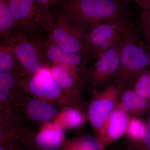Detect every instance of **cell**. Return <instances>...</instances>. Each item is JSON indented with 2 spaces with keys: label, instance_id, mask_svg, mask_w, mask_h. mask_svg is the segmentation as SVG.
Instances as JSON below:
<instances>
[{
  "label": "cell",
  "instance_id": "1",
  "mask_svg": "<svg viewBox=\"0 0 150 150\" xmlns=\"http://www.w3.org/2000/svg\"><path fill=\"white\" fill-rule=\"evenodd\" d=\"M59 6L86 34L100 25L129 20L128 0H68Z\"/></svg>",
  "mask_w": 150,
  "mask_h": 150
},
{
  "label": "cell",
  "instance_id": "2",
  "mask_svg": "<svg viewBox=\"0 0 150 150\" xmlns=\"http://www.w3.org/2000/svg\"><path fill=\"white\" fill-rule=\"evenodd\" d=\"M150 69V51L132 30L126 34L120 51L118 70L111 83L128 87L140 74Z\"/></svg>",
  "mask_w": 150,
  "mask_h": 150
},
{
  "label": "cell",
  "instance_id": "3",
  "mask_svg": "<svg viewBox=\"0 0 150 150\" xmlns=\"http://www.w3.org/2000/svg\"><path fill=\"white\" fill-rule=\"evenodd\" d=\"M15 21L16 28L31 39L48 34L54 21L50 7L39 4L35 0H8ZM15 28V29H16Z\"/></svg>",
  "mask_w": 150,
  "mask_h": 150
},
{
  "label": "cell",
  "instance_id": "4",
  "mask_svg": "<svg viewBox=\"0 0 150 150\" xmlns=\"http://www.w3.org/2000/svg\"><path fill=\"white\" fill-rule=\"evenodd\" d=\"M135 25L130 20L108 23L97 25L87 34L84 56L86 59H96L108 49L125 39Z\"/></svg>",
  "mask_w": 150,
  "mask_h": 150
},
{
  "label": "cell",
  "instance_id": "5",
  "mask_svg": "<svg viewBox=\"0 0 150 150\" xmlns=\"http://www.w3.org/2000/svg\"><path fill=\"white\" fill-rule=\"evenodd\" d=\"M53 11L54 21L48 36L64 50L84 57V48L87 34L75 26L61 7Z\"/></svg>",
  "mask_w": 150,
  "mask_h": 150
},
{
  "label": "cell",
  "instance_id": "6",
  "mask_svg": "<svg viewBox=\"0 0 150 150\" xmlns=\"http://www.w3.org/2000/svg\"><path fill=\"white\" fill-rule=\"evenodd\" d=\"M10 38L12 40L18 63L28 72H38L48 60L45 52L44 43L42 38L31 39L23 32L16 28Z\"/></svg>",
  "mask_w": 150,
  "mask_h": 150
},
{
  "label": "cell",
  "instance_id": "7",
  "mask_svg": "<svg viewBox=\"0 0 150 150\" xmlns=\"http://www.w3.org/2000/svg\"><path fill=\"white\" fill-rule=\"evenodd\" d=\"M124 40L98 57L89 70L88 79L96 90L104 88L112 82L119 67L120 51Z\"/></svg>",
  "mask_w": 150,
  "mask_h": 150
},
{
  "label": "cell",
  "instance_id": "8",
  "mask_svg": "<svg viewBox=\"0 0 150 150\" xmlns=\"http://www.w3.org/2000/svg\"><path fill=\"white\" fill-rule=\"evenodd\" d=\"M121 88L110 83L97 93L89 106L88 115L92 126L96 133L117 107L118 95Z\"/></svg>",
  "mask_w": 150,
  "mask_h": 150
},
{
  "label": "cell",
  "instance_id": "9",
  "mask_svg": "<svg viewBox=\"0 0 150 150\" xmlns=\"http://www.w3.org/2000/svg\"><path fill=\"white\" fill-rule=\"evenodd\" d=\"M130 117L118 107L112 111L97 133L96 139L103 149L126 134Z\"/></svg>",
  "mask_w": 150,
  "mask_h": 150
},
{
  "label": "cell",
  "instance_id": "10",
  "mask_svg": "<svg viewBox=\"0 0 150 150\" xmlns=\"http://www.w3.org/2000/svg\"><path fill=\"white\" fill-rule=\"evenodd\" d=\"M28 86L33 93L46 98H56L62 92V87L54 79L51 69L48 67L42 68L34 74Z\"/></svg>",
  "mask_w": 150,
  "mask_h": 150
},
{
  "label": "cell",
  "instance_id": "11",
  "mask_svg": "<svg viewBox=\"0 0 150 150\" xmlns=\"http://www.w3.org/2000/svg\"><path fill=\"white\" fill-rule=\"evenodd\" d=\"M117 107L130 116L140 117L150 111V100L141 96L130 87L124 88L118 95Z\"/></svg>",
  "mask_w": 150,
  "mask_h": 150
},
{
  "label": "cell",
  "instance_id": "12",
  "mask_svg": "<svg viewBox=\"0 0 150 150\" xmlns=\"http://www.w3.org/2000/svg\"><path fill=\"white\" fill-rule=\"evenodd\" d=\"M44 46L47 59L53 65L62 64L77 67L86 64L87 59L84 56L64 50L49 36L45 41Z\"/></svg>",
  "mask_w": 150,
  "mask_h": 150
},
{
  "label": "cell",
  "instance_id": "13",
  "mask_svg": "<svg viewBox=\"0 0 150 150\" xmlns=\"http://www.w3.org/2000/svg\"><path fill=\"white\" fill-rule=\"evenodd\" d=\"M64 134L60 128L44 129L35 136L36 144L42 150H59L64 141Z\"/></svg>",
  "mask_w": 150,
  "mask_h": 150
},
{
  "label": "cell",
  "instance_id": "14",
  "mask_svg": "<svg viewBox=\"0 0 150 150\" xmlns=\"http://www.w3.org/2000/svg\"><path fill=\"white\" fill-rule=\"evenodd\" d=\"M27 112L34 121H46L54 118L57 115V110L54 106L39 100H30L27 106Z\"/></svg>",
  "mask_w": 150,
  "mask_h": 150
},
{
  "label": "cell",
  "instance_id": "15",
  "mask_svg": "<svg viewBox=\"0 0 150 150\" xmlns=\"http://www.w3.org/2000/svg\"><path fill=\"white\" fill-rule=\"evenodd\" d=\"M16 28L15 21L8 0H0V37L6 41Z\"/></svg>",
  "mask_w": 150,
  "mask_h": 150
},
{
  "label": "cell",
  "instance_id": "16",
  "mask_svg": "<svg viewBox=\"0 0 150 150\" xmlns=\"http://www.w3.org/2000/svg\"><path fill=\"white\" fill-rule=\"evenodd\" d=\"M51 70L54 79L62 88H71L76 85L75 67L62 64L54 65Z\"/></svg>",
  "mask_w": 150,
  "mask_h": 150
},
{
  "label": "cell",
  "instance_id": "17",
  "mask_svg": "<svg viewBox=\"0 0 150 150\" xmlns=\"http://www.w3.org/2000/svg\"><path fill=\"white\" fill-rule=\"evenodd\" d=\"M17 63H19L12 40L9 38L2 41L0 46V71H9Z\"/></svg>",
  "mask_w": 150,
  "mask_h": 150
},
{
  "label": "cell",
  "instance_id": "18",
  "mask_svg": "<svg viewBox=\"0 0 150 150\" xmlns=\"http://www.w3.org/2000/svg\"><path fill=\"white\" fill-rule=\"evenodd\" d=\"M148 132L146 121L140 117L131 116L126 133L129 143L139 141Z\"/></svg>",
  "mask_w": 150,
  "mask_h": 150
},
{
  "label": "cell",
  "instance_id": "19",
  "mask_svg": "<svg viewBox=\"0 0 150 150\" xmlns=\"http://www.w3.org/2000/svg\"><path fill=\"white\" fill-rule=\"evenodd\" d=\"M128 87H130L141 96L150 100V69L137 77Z\"/></svg>",
  "mask_w": 150,
  "mask_h": 150
},
{
  "label": "cell",
  "instance_id": "20",
  "mask_svg": "<svg viewBox=\"0 0 150 150\" xmlns=\"http://www.w3.org/2000/svg\"><path fill=\"white\" fill-rule=\"evenodd\" d=\"M63 120L67 127L75 128L83 124L85 118L79 110L70 108L66 110L63 114Z\"/></svg>",
  "mask_w": 150,
  "mask_h": 150
},
{
  "label": "cell",
  "instance_id": "21",
  "mask_svg": "<svg viewBox=\"0 0 150 150\" xmlns=\"http://www.w3.org/2000/svg\"><path fill=\"white\" fill-rule=\"evenodd\" d=\"M15 82L13 75L10 71L0 72V99H7L10 89Z\"/></svg>",
  "mask_w": 150,
  "mask_h": 150
},
{
  "label": "cell",
  "instance_id": "22",
  "mask_svg": "<svg viewBox=\"0 0 150 150\" xmlns=\"http://www.w3.org/2000/svg\"><path fill=\"white\" fill-rule=\"evenodd\" d=\"M71 146L78 150H103L97 140L91 138H83L74 142Z\"/></svg>",
  "mask_w": 150,
  "mask_h": 150
},
{
  "label": "cell",
  "instance_id": "23",
  "mask_svg": "<svg viewBox=\"0 0 150 150\" xmlns=\"http://www.w3.org/2000/svg\"><path fill=\"white\" fill-rule=\"evenodd\" d=\"M140 24L146 43H150V10H143L140 13Z\"/></svg>",
  "mask_w": 150,
  "mask_h": 150
},
{
  "label": "cell",
  "instance_id": "24",
  "mask_svg": "<svg viewBox=\"0 0 150 150\" xmlns=\"http://www.w3.org/2000/svg\"><path fill=\"white\" fill-rule=\"evenodd\" d=\"M129 146L138 150H150V132H147L139 141L129 143Z\"/></svg>",
  "mask_w": 150,
  "mask_h": 150
},
{
  "label": "cell",
  "instance_id": "25",
  "mask_svg": "<svg viewBox=\"0 0 150 150\" xmlns=\"http://www.w3.org/2000/svg\"><path fill=\"white\" fill-rule=\"evenodd\" d=\"M35 1L41 5L50 7L51 6H59L64 2L63 0H35Z\"/></svg>",
  "mask_w": 150,
  "mask_h": 150
},
{
  "label": "cell",
  "instance_id": "26",
  "mask_svg": "<svg viewBox=\"0 0 150 150\" xmlns=\"http://www.w3.org/2000/svg\"><path fill=\"white\" fill-rule=\"evenodd\" d=\"M146 115L147 118L146 122V123L147 127L148 132L150 133V111L148 112Z\"/></svg>",
  "mask_w": 150,
  "mask_h": 150
},
{
  "label": "cell",
  "instance_id": "27",
  "mask_svg": "<svg viewBox=\"0 0 150 150\" xmlns=\"http://www.w3.org/2000/svg\"><path fill=\"white\" fill-rule=\"evenodd\" d=\"M0 150H11L8 148H7L5 146H1V148H0Z\"/></svg>",
  "mask_w": 150,
  "mask_h": 150
},
{
  "label": "cell",
  "instance_id": "28",
  "mask_svg": "<svg viewBox=\"0 0 150 150\" xmlns=\"http://www.w3.org/2000/svg\"><path fill=\"white\" fill-rule=\"evenodd\" d=\"M126 150H138L137 149H134V148L130 146H129V147L127 148Z\"/></svg>",
  "mask_w": 150,
  "mask_h": 150
},
{
  "label": "cell",
  "instance_id": "29",
  "mask_svg": "<svg viewBox=\"0 0 150 150\" xmlns=\"http://www.w3.org/2000/svg\"><path fill=\"white\" fill-rule=\"evenodd\" d=\"M67 150H78L77 149H76V148L73 147L71 146V148H70L69 149Z\"/></svg>",
  "mask_w": 150,
  "mask_h": 150
},
{
  "label": "cell",
  "instance_id": "30",
  "mask_svg": "<svg viewBox=\"0 0 150 150\" xmlns=\"http://www.w3.org/2000/svg\"><path fill=\"white\" fill-rule=\"evenodd\" d=\"M146 44L147 46H148V48H149L150 51V43H146Z\"/></svg>",
  "mask_w": 150,
  "mask_h": 150
},
{
  "label": "cell",
  "instance_id": "31",
  "mask_svg": "<svg viewBox=\"0 0 150 150\" xmlns=\"http://www.w3.org/2000/svg\"><path fill=\"white\" fill-rule=\"evenodd\" d=\"M63 1H68V0H63Z\"/></svg>",
  "mask_w": 150,
  "mask_h": 150
}]
</instances>
